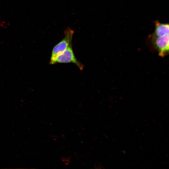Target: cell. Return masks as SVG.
<instances>
[{"instance_id":"obj_1","label":"cell","mask_w":169,"mask_h":169,"mask_svg":"<svg viewBox=\"0 0 169 169\" xmlns=\"http://www.w3.org/2000/svg\"><path fill=\"white\" fill-rule=\"evenodd\" d=\"M72 63L75 64L81 70L83 68V65L76 58L72 44L69 45L63 52L58 55L52 61L49 62L51 64L57 63Z\"/></svg>"},{"instance_id":"obj_2","label":"cell","mask_w":169,"mask_h":169,"mask_svg":"<svg viewBox=\"0 0 169 169\" xmlns=\"http://www.w3.org/2000/svg\"><path fill=\"white\" fill-rule=\"evenodd\" d=\"M74 31L70 28L64 31V37L53 48L51 53L50 62L53 60L59 54L65 51L72 44V40Z\"/></svg>"},{"instance_id":"obj_3","label":"cell","mask_w":169,"mask_h":169,"mask_svg":"<svg viewBox=\"0 0 169 169\" xmlns=\"http://www.w3.org/2000/svg\"><path fill=\"white\" fill-rule=\"evenodd\" d=\"M151 39L152 45L160 56L164 57L168 54L169 34Z\"/></svg>"},{"instance_id":"obj_4","label":"cell","mask_w":169,"mask_h":169,"mask_svg":"<svg viewBox=\"0 0 169 169\" xmlns=\"http://www.w3.org/2000/svg\"><path fill=\"white\" fill-rule=\"evenodd\" d=\"M155 28L151 38H155L169 34V26L168 23H162L158 21L155 22Z\"/></svg>"}]
</instances>
